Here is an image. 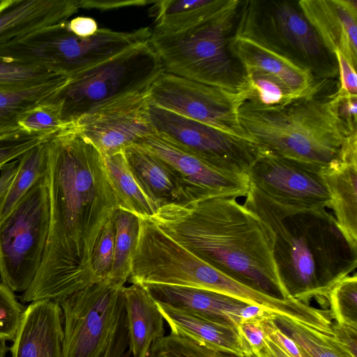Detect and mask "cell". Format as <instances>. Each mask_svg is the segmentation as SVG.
<instances>
[{"mask_svg":"<svg viewBox=\"0 0 357 357\" xmlns=\"http://www.w3.org/2000/svg\"><path fill=\"white\" fill-rule=\"evenodd\" d=\"M68 77L60 75L45 83L21 90L0 91V137L20 129V116L63 86Z\"/></svg>","mask_w":357,"mask_h":357,"instance_id":"cell-27","label":"cell"},{"mask_svg":"<svg viewBox=\"0 0 357 357\" xmlns=\"http://www.w3.org/2000/svg\"><path fill=\"white\" fill-rule=\"evenodd\" d=\"M321 174L336 221L348 241L357 247V161L322 169Z\"/></svg>","mask_w":357,"mask_h":357,"instance_id":"cell-24","label":"cell"},{"mask_svg":"<svg viewBox=\"0 0 357 357\" xmlns=\"http://www.w3.org/2000/svg\"><path fill=\"white\" fill-rule=\"evenodd\" d=\"M240 3L231 0L213 17L186 30L152 33L149 43L165 71L231 93H244L245 73L229 49Z\"/></svg>","mask_w":357,"mask_h":357,"instance_id":"cell-5","label":"cell"},{"mask_svg":"<svg viewBox=\"0 0 357 357\" xmlns=\"http://www.w3.org/2000/svg\"><path fill=\"white\" fill-rule=\"evenodd\" d=\"M331 318L336 323L357 328V277L347 276L329 291L328 298Z\"/></svg>","mask_w":357,"mask_h":357,"instance_id":"cell-34","label":"cell"},{"mask_svg":"<svg viewBox=\"0 0 357 357\" xmlns=\"http://www.w3.org/2000/svg\"><path fill=\"white\" fill-rule=\"evenodd\" d=\"M153 130L227 173L246 175L264 149L255 142L190 119L149 102Z\"/></svg>","mask_w":357,"mask_h":357,"instance_id":"cell-11","label":"cell"},{"mask_svg":"<svg viewBox=\"0 0 357 357\" xmlns=\"http://www.w3.org/2000/svg\"><path fill=\"white\" fill-rule=\"evenodd\" d=\"M79 0H11L0 11V45L68 21Z\"/></svg>","mask_w":357,"mask_h":357,"instance_id":"cell-20","label":"cell"},{"mask_svg":"<svg viewBox=\"0 0 357 357\" xmlns=\"http://www.w3.org/2000/svg\"><path fill=\"white\" fill-rule=\"evenodd\" d=\"M338 113L350 129L357 130V96L347 95L340 90Z\"/></svg>","mask_w":357,"mask_h":357,"instance_id":"cell-43","label":"cell"},{"mask_svg":"<svg viewBox=\"0 0 357 357\" xmlns=\"http://www.w3.org/2000/svg\"><path fill=\"white\" fill-rule=\"evenodd\" d=\"M67 22L50 26L13 41V59L48 71L71 77L140 43L149 40L152 30L142 27L128 32L98 29L79 37Z\"/></svg>","mask_w":357,"mask_h":357,"instance_id":"cell-8","label":"cell"},{"mask_svg":"<svg viewBox=\"0 0 357 357\" xmlns=\"http://www.w3.org/2000/svg\"><path fill=\"white\" fill-rule=\"evenodd\" d=\"M151 219L178 244L229 277L271 297L293 299L280 281L266 225L236 199L167 204Z\"/></svg>","mask_w":357,"mask_h":357,"instance_id":"cell-2","label":"cell"},{"mask_svg":"<svg viewBox=\"0 0 357 357\" xmlns=\"http://www.w3.org/2000/svg\"><path fill=\"white\" fill-rule=\"evenodd\" d=\"M155 1L137 0V1H95L79 0L80 8L85 9H98L101 10L115 9L126 6H144L153 3Z\"/></svg>","mask_w":357,"mask_h":357,"instance_id":"cell-45","label":"cell"},{"mask_svg":"<svg viewBox=\"0 0 357 357\" xmlns=\"http://www.w3.org/2000/svg\"><path fill=\"white\" fill-rule=\"evenodd\" d=\"M70 31L79 37H89L98 30L96 21L89 17H77L67 22Z\"/></svg>","mask_w":357,"mask_h":357,"instance_id":"cell-46","label":"cell"},{"mask_svg":"<svg viewBox=\"0 0 357 357\" xmlns=\"http://www.w3.org/2000/svg\"><path fill=\"white\" fill-rule=\"evenodd\" d=\"M261 324L266 337L290 357H303L296 344L275 325L271 314L261 319Z\"/></svg>","mask_w":357,"mask_h":357,"instance_id":"cell-39","label":"cell"},{"mask_svg":"<svg viewBox=\"0 0 357 357\" xmlns=\"http://www.w3.org/2000/svg\"><path fill=\"white\" fill-rule=\"evenodd\" d=\"M14 292L0 282V341H12L25 310Z\"/></svg>","mask_w":357,"mask_h":357,"instance_id":"cell-37","label":"cell"},{"mask_svg":"<svg viewBox=\"0 0 357 357\" xmlns=\"http://www.w3.org/2000/svg\"><path fill=\"white\" fill-rule=\"evenodd\" d=\"M167 163L178 176L192 201L246 196L249 176L222 172L155 132L134 144Z\"/></svg>","mask_w":357,"mask_h":357,"instance_id":"cell-13","label":"cell"},{"mask_svg":"<svg viewBox=\"0 0 357 357\" xmlns=\"http://www.w3.org/2000/svg\"><path fill=\"white\" fill-rule=\"evenodd\" d=\"M333 336L345 347L353 357H357V328L337 323L331 324Z\"/></svg>","mask_w":357,"mask_h":357,"instance_id":"cell-44","label":"cell"},{"mask_svg":"<svg viewBox=\"0 0 357 357\" xmlns=\"http://www.w3.org/2000/svg\"><path fill=\"white\" fill-rule=\"evenodd\" d=\"M234 33L268 47L317 80L338 79L335 56L326 48L298 1H241Z\"/></svg>","mask_w":357,"mask_h":357,"instance_id":"cell-7","label":"cell"},{"mask_svg":"<svg viewBox=\"0 0 357 357\" xmlns=\"http://www.w3.org/2000/svg\"><path fill=\"white\" fill-rule=\"evenodd\" d=\"M60 75H63L0 56V91L31 88Z\"/></svg>","mask_w":357,"mask_h":357,"instance_id":"cell-33","label":"cell"},{"mask_svg":"<svg viewBox=\"0 0 357 357\" xmlns=\"http://www.w3.org/2000/svg\"><path fill=\"white\" fill-rule=\"evenodd\" d=\"M241 357H258V356L255 353L252 352L248 355H245V356H243Z\"/></svg>","mask_w":357,"mask_h":357,"instance_id":"cell-51","label":"cell"},{"mask_svg":"<svg viewBox=\"0 0 357 357\" xmlns=\"http://www.w3.org/2000/svg\"><path fill=\"white\" fill-rule=\"evenodd\" d=\"M17 165L18 160H13L5 165L0 169V205L15 176Z\"/></svg>","mask_w":357,"mask_h":357,"instance_id":"cell-47","label":"cell"},{"mask_svg":"<svg viewBox=\"0 0 357 357\" xmlns=\"http://www.w3.org/2000/svg\"><path fill=\"white\" fill-rule=\"evenodd\" d=\"M252 352L258 357H290L267 337L265 346L262 349Z\"/></svg>","mask_w":357,"mask_h":357,"instance_id":"cell-48","label":"cell"},{"mask_svg":"<svg viewBox=\"0 0 357 357\" xmlns=\"http://www.w3.org/2000/svg\"><path fill=\"white\" fill-rule=\"evenodd\" d=\"M46 174L0 220V278L13 292L29 288L42 262L50 221Z\"/></svg>","mask_w":357,"mask_h":357,"instance_id":"cell-9","label":"cell"},{"mask_svg":"<svg viewBox=\"0 0 357 357\" xmlns=\"http://www.w3.org/2000/svg\"><path fill=\"white\" fill-rule=\"evenodd\" d=\"M231 0H162L151 8L153 33L165 34L193 27L219 13Z\"/></svg>","mask_w":357,"mask_h":357,"instance_id":"cell-25","label":"cell"},{"mask_svg":"<svg viewBox=\"0 0 357 357\" xmlns=\"http://www.w3.org/2000/svg\"><path fill=\"white\" fill-rule=\"evenodd\" d=\"M165 71L149 40L71 77L46 99L60 106L68 125L106 105L148 91Z\"/></svg>","mask_w":357,"mask_h":357,"instance_id":"cell-6","label":"cell"},{"mask_svg":"<svg viewBox=\"0 0 357 357\" xmlns=\"http://www.w3.org/2000/svg\"><path fill=\"white\" fill-rule=\"evenodd\" d=\"M339 96L338 79L319 80L310 93L275 107L243 102L238 119L264 150L321 172L357 161V130L340 118Z\"/></svg>","mask_w":357,"mask_h":357,"instance_id":"cell-4","label":"cell"},{"mask_svg":"<svg viewBox=\"0 0 357 357\" xmlns=\"http://www.w3.org/2000/svg\"><path fill=\"white\" fill-rule=\"evenodd\" d=\"M115 229L112 218L105 223L93 246L91 265L96 282L109 279L114 261Z\"/></svg>","mask_w":357,"mask_h":357,"instance_id":"cell-36","label":"cell"},{"mask_svg":"<svg viewBox=\"0 0 357 357\" xmlns=\"http://www.w3.org/2000/svg\"><path fill=\"white\" fill-rule=\"evenodd\" d=\"M275 325L310 357H353L333 336L287 317L271 314Z\"/></svg>","mask_w":357,"mask_h":357,"instance_id":"cell-29","label":"cell"},{"mask_svg":"<svg viewBox=\"0 0 357 357\" xmlns=\"http://www.w3.org/2000/svg\"><path fill=\"white\" fill-rule=\"evenodd\" d=\"M20 129L32 133L54 135L65 129L60 106L46 100L24 112L18 119Z\"/></svg>","mask_w":357,"mask_h":357,"instance_id":"cell-35","label":"cell"},{"mask_svg":"<svg viewBox=\"0 0 357 357\" xmlns=\"http://www.w3.org/2000/svg\"><path fill=\"white\" fill-rule=\"evenodd\" d=\"M338 67V80L342 93L357 96L356 68L340 52L334 54Z\"/></svg>","mask_w":357,"mask_h":357,"instance_id":"cell-40","label":"cell"},{"mask_svg":"<svg viewBox=\"0 0 357 357\" xmlns=\"http://www.w3.org/2000/svg\"><path fill=\"white\" fill-rule=\"evenodd\" d=\"M148 91L111 102L70 124L88 138L103 157L123 151L153 132L149 117Z\"/></svg>","mask_w":357,"mask_h":357,"instance_id":"cell-15","label":"cell"},{"mask_svg":"<svg viewBox=\"0 0 357 357\" xmlns=\"http://www.w3.org/2000/svg\"><path fill=\"white\" fill-rule=\"evenodd\" d=\"M246 90L243 101L259 107H272L282 105L296 98L277 78L258 71L245 73Z\"/></svg>","mask_w":357,"mask_h":357,"instance_id":"cell-31","label":"cell"},{"mask_svg":"<svg viewBox=\"0 0 357 357\" xmlns=\"http://www.w3.org/2000/svg\"><path fill=\"white\" fill-rule=\"evenodd\" d=\"M299 350H300V352H301V355L303 356V357H310L307 354H306L304 351H303L302 350H301V349H299Z\"/></svg>","mask_w":357,"mask_h":357,"instance_id":"cell-52","label":"cell"},{"mask_svg":"<svg viewBox=\"0 0 357 357\" xmlns=\"http://www.w3.org/2000/svg\"><path fill=\"white\" fill-rule=\"evenodd\" d=\"M298 5L328 51L357 66V1L300 0ZM335 56V55H334Z\"/></svg>","mask_w":357,"mask_h":357,"instance_id":"cell-17","label":"cell"},{"mask_svg":"<svg viewBox=\"0 0 357 357\" xmlns=\"http://www.w3.org/2000/svg\"><path fill=\"white\" fill-rule=\"evenodd\" d=\"M243 206L266 225L280 281L304 303L328 298L332 287L357 267V247L325 208L277 202L250 184Z\"/></svg>","mask_w":357,"mask_h":357,"instance_id":"cell-3","label":"cell"},{"mask_svg":"<svg viewBox=\"0 0 357 357\" xmlns=\"http://www.w3.org/2000/svg\"><path fill=\"white\" fill-rule=\"evenodd\" d=\"M264 317L245 320L238 328L240 334L249 344L252 351L259 350L265 346L266 335L261 324Z\"/></svg>","mask_w":357,"mask_h":357,"instance_id":"cell-41","label":"cell"},{"mask_svg":"<svg viewBox=\"0 0 357 357\" xmlns=\"http://www.w3.org/2000/svg\"><path fill=\"white\" fill-rule=\"evenodd\" d=\"M100 357H131L128 348L126 313L116 332Z\"/></svg>","mask_w":357,"mask_h":357,"instance_id":"cell-42","label":"cell"},{"mask_svg":"<svg viewBox=\"0 0 357 357\" xmlns=\"http://www.w3.org/2000/svg\"><path fill=\"white\" fill-rule=\"evenodd\" d=\"M48 141L24 153L19 159L15 176L0 205V220L4 218L47 170Z\"/></svg>","mask_w":357,"mask_h":357,"instance_id":"cell-30","label":"cell"},{"mask_svg":"<svg viewBox=\"0 0 357 357\" xmlns=\"http://www.w3.org/2000/svg\"><path fill=\"white\" fill-rule=\"evenodd\" d=\"M123 287L108 279L56 301L63 313L62 357H100L125 314Z\"/></svg>","mask_w":357,"mask_h":357,"instance_id":"cell-10","label":"cell"},{"mask_svg":"<svg viewBox=\"0 0 357 357\" xmlns=\"http://www.w3.org/2000/svg\"><path fill=\"white\" fill-rule=\"evenodd\" d=\"M148 357H241L235 354L206 347L196 340L171 332L155 340Z\"/></svg>","mask_w":357,"mask_h":357,"instance_id":"cell-32","label":"cell"},{"mask_svg":"<svg viewBox=\"0 0 357 357\" xmlns=\"http://www.w3.org/2000/svg\"><path fill=\"white\" fill-rule=\"evenodd\" d=\"M250 184L278 203L331 208L321 171L264 150L250 169Z\"/></svg>","mask_w":357,"mask_h":357,"instance_id":"cell-14","label":"cell"},{"mask_svg":"<svg viewBox=\"0 0 357 357\" xmlns=\"http://www.w3.org/2000/svg\"><path fill=\"white\" fill-rule=\"evenodd\" d=\"M123 152L133 176L158 208L190 202L176 172L161 159L135 144L125 148Z\"/></svg>","mask_w":357,"mask_h":357,"instance_id":"cell-21","label":"cell"},{"mask_svg":"<svg viewBox=\"0 0 357 357\" xmlns=\"http://www.w3.org/2000/svg\"><path fill=\"white\" fill-rule=\"evenodd\" d=\"M63 313L58 301L40 300L26 307L10 349L12 357H62Z\"/></svg>","mask_w":357,"mask_h":357,"instance_id":"cell-18","label":"cell"},{"mask_svg":"<svg viewBox=\"0 0 357 357\" xmlns=\"http://www.w3.org/2000/svg\"><path fill=\"white\" fill-rule=\"evenodd\" d=\"M11 0H0V11L3 9Z\"/></svg>","mask_w":357,"mask_h":357,"instance_id":"cell-50","label":"cell"},{"mask_svg":"<svg viewBox=\"0 0 357 357\" xmlns=\"http://www.w3.org/2000/svg\"><path fill=\"white\" fill-rule=\"evenodd\" d=\"M46 176L48 235L38 273L19 297L24 303L58 301L96 283L93 246L119 208L103 155L71 125L48 141Z\"/></svg>","mask_w":357,"mask_h":357,"instance_id":"cell-1","label":"cell"},{"mask_svg":"<svg viewBox=\"0 0 357 357\" xmlns=\"http://www.w3.org/2000/svg\"><path fill=\"white\" fill-rule=\"evenodd\" d=\"M148 96L152 105L252 141L238 119V108L243 101L242 93L164 71L149 88Z\"/></svg>","mask_w":357,"mask_h":357,"instance_id":"cell-12","label":"cell"},{"mask_svg":"<svg viewBox=\"0 0 357 357\" xmlns=\"http://www.w3.org/2000/svg\"><path fill=\"white\" fill-rule=\"evenodd\" d=\"M54 135L32 133L19 129L14 132L1 136L0 169L7 163L19 159L27 151L47 141Z\"/></svg>","mask_w":357,"mask_h":357,"instance_id":"cell-38","label":"cell"},{"mask_svg":"<svg viewBox=\"0 0 357 357\" xmlns=\"http://www.w3.org/2000/svg\"><path fill=\"white\" fill-rule=\"evenodd\" d=\"M128 348L132 357H148L151 344L165 336L157 303L139 283L123 287Z\"/></svg>","mask_w":357,"mask_h":357,"instance_id":"cell-22","label":"cell"},{"mask_svg":"<svg viewBox=\"0 0 357 357\" xmlns=\"http://www.w3.org/2000/svg\"><path fill=\"white\" fill-rule=\"evenodd\" d=\"M229 49L244 73L258 71L270 75L296 97L310 93L319 81L307 70L250 38L233 33Z\"/></svg>","mask_w":357,"mask_h":357,"instance_id":"cell-19","label":"cell"},{"mask_svg":"<svg viewBox=\"0 0 357 357\" xmlns=\"http://www.w3.org/2000/svg\"><path fill=\"white\" fill-rule=\"evenodd\" d=\"M112 219L115 229L114 255L108 280L117 287H123L131 272L139 236V218L131 212L116 208Z\"/></svg>","mask_w":357,"mask_h":357,"instance_id":"cell-28","label":"cell"},{"mask_svg":"<svg viewBox=\"0 0 357 357\" xmlns=\"http://www.w3.org/2000/svg\"><path fill=\"white\" fill-rule=\"evenodd\" d=\"M8 350L6 342L0 341V357H6V353Z\"/></svg>","mask_w":357,"mask_h":357,"instance_id":"cell-49","label":"cell"},{"mask_svg":"<svg viewBox=\"0 0 357 357\" xmlns=\"http://www.w3.org/2000/svg\"><path fill=\"white\" fill-rule=\"evenodd\" d=\"M142 284L158 303L237 331L245 320L272 314L259 307L211 290L159 284Z\"/></svg>","mask_w":357,"mask_h":357,"instance_id":"cell-16","label":"cell"},{"mask_svg":"<svg viewBox=\"0 0 357 357\" xmlns=\"http://www.w3.org/2000/svg\"><path fill=\"white\" fill-rule=\"evenodd\" d=\"M104 160L119 208L131 212L141 219L152 218L158 208L145 194L133 176L123 150L104 157Z\"/></svg>","mask_w":357,"mask_h":357,"instance_id":"cell-26","label":"cell"},{"mask_svg":"<svg viewBox=\"0 0 357 357\" xmlns=\"http://www.w3.org/2000/svg\"><path fill=\"white\" fill-rule=\"evenodd\" d=\"M157 304L171 332L189 337L206 347L239 356L252 353L250 346L238 331L164 304Z\"/></svg>","mask_w":357,"mask_h":357,"instance_id":"cell-23","label":"cell"}]
</instances>
